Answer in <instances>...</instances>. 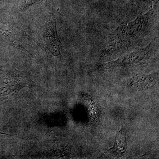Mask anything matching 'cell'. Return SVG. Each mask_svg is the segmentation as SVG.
Returning a JSON list of instances; mask_svg holds the SVG:
<instances>
[{"mask_svg": "<svg viewBox=\"0 0 159 159\" xmlns=\"http://www.w3.org/2000/svg\"><path fill=\"white\" fill-rule=\"evenodd\" d=\"M154 13L155 9L152 8L145 14L139 16L133 21L122 24L118 27L122 39L129 48L147 34Z\"/></svg>", "mask_w": 159, "mask_h": 159, "instance_id": "cell-1", "label": "cell"}, {"mask_svg": "<svg viewBox=\"0 0 159 159\" xmlns=\"http://www.w3.org/2000/svg\"><path fill=\"white\" fill-rule=\"evenodd\" d=\"M153 42H152L144 48L134 50L124 54L117 59L104 64V68L113 70L119 68H127L138 64L146 59L153 51Z\"/></svg>", "mask_w": 159, "mask_h": 159, "instance_id": "cell-2", "label": "cell"}, {"mask_svg": "<svg viewBox=\"0 0 159 159\" xmlns=\"http://www.w3.org/2000/svg\"><path fill=\"white\" fill-rule=\"evenodd\" d=\"M129 48L122 39L120 31L117 28L109 38L105 47L102 50V55L104 57L117 56L126 51Z\"/></svg>", "mask_w": 159, "mask_h": 159, "instance_id": "cell-3", "label": "cell"}, {"mask_svg": "<svg viewBox=\"0 0 159 159\" xmlns=\"http://www.w3.org/2000/svg\"><path fill=\"white\" fill-rule=\"evenodd\" d=\"M158 80V72L149 74H138L127 80L130 87L137 89H145L153 87Z\"/></svg>", "mask_w": 159, "mask_h": 159, "instance_id": "cell-4", "label": "cell"}, {"mask_svg": "<svg viewBox=\"0 0 159 159\" xmlns=\"http://www.w3.org/2000/svg\"><path fill=\"white\" fill-rule=\"evenodd\" d=\"M126 129L122 126L116 134L113 146L108 151L111 153L122 155L126 151Z\"/></svg>", "mask_w": 159, "mask_h": 159, "instance_id": "cell-5", "label": "cell"}, {"mask_svg": "<svg viewBox=\"0 0 159 159\" xmlns=\"http://www.w3.org/2000/svg\"><path fill=\"white\" fill-rule=\"evenodd\" d=\"M39 0H24L23 3V5H22L21 9H26L27 7L31 6L32 4L36 2Z\"/></svg>", "mask_w": 159, "mask_h": 159, "instance_id": "cell-6", "label": "cell"}]
</instances>
